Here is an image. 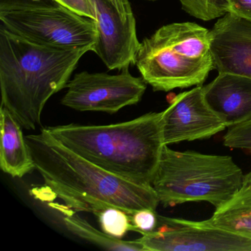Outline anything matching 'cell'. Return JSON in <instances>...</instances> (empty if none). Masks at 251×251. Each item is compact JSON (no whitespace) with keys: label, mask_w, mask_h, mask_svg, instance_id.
<instances>
[{"label":"cell","mask_w":251,"mask_h":251,"mask_svg":"<svg viewBox=\"0 0 251 251\" xmlns=\"http://www.w3.org/2000/svg\"><path fill=\"white\" fill-rule=\"evenodd\" d=\"M1 25L27 40L61 49L94 51L96 21L58 3L0 6Z\"/></svg>","instance_id":"8992f818"},{"label":"cell","mask_w":251,"mask_h":251,"mask_svg":"<svg viewBox=\"0 0 251 251\" xmlns=\"http://www.w3.org/2000/svg\"><path fill=\"white\" fill-rule=\"evenodd\" d=\"M161 127L165 145L209 139L227 128L205 101L202 85L173 98L161 112Z\"/></svg>","instance_id":"9c48e42d"},{"label":"cell","mask_w":251,"mask_h":251,"mask_svg":"<svg viewBox=\"0 0 251 251\" xmlns=\"http://www.w3.org/2000/svg\"><path fill=\"white\" fill-rule=\"evenodd\" d=\"M57 3L65 7L82 17L96 20V12L92 0H53Z\"/></svg>","instance_id":"ffe728a7"},{"label":"cell","mask_w":251,"mask_h":251,"mask_svg":"<svg viewBox=\"0 0 251 251\" xmlns=\"http://www.w3.org/2000/svg\"><path fill=\"white\" fill-rule=\"evenodd\" d=\"M147 85L143 77L132 75L129 69L114 75L82 72L67 83L61 104L77 111L115 114L125 107L137 104Z\"/></svg>","instance_id":"52a82bcc"},{"label":"cell","mask_w":251,"mask_h":251,"mask_svg":"<svg viewBox=\"0 0 251 251\" xmlns=\"http://www.w3.org/2000/svg\"><path fill=\"white\" fill-rule=\"evenodd\" d=\"M244 177L228 155L177 151L164 145L152 186L164 206L204 201L217 209L236 195Z\"/></svg>","instance_id":"5b68a950"},{"label":"cell","mask_w":251,"mask_h":251,"mask_svg":"<svg viewBox=\"0 0 251 251\" xmlns=\"http://www.w3.org/2000/svg\"><path fill=\"white\" fill-rule=\"evenodd\" d=\"M210 35L214 69L218 73L251 78V22L226 13Z\"/></svg>","instance_id":"8fae6325"},{"label":"cell","mask_w":251,"mask_h":251,"mask_svg":"<svg viewBox=\"0 0 251 251\" xmlns=\"http://www.w3.org/2000/svg\"><path fill=\"white\" fill-rule=\"evenodd\" d=\"M57 3L53 0H0L2 5H37V4Z\"/></svg>","instance_id":"7402d4cb"},{"label":"cell","mask_w":251,"mask_h":251,"mask_svg":"<svg viewBox=\"0 0 251 251\" xmlns=\"http://www.w3.org/2000/svg\"><path fill=\"white\" fill-rule=\"evenodd\" d=\"M207 223L251 238V172L244 177L236 195L215 210Z\"/></svg>","instance_id":"5bb4252c"},{"label":"cell","mask_w":251,"mask_h":251,"mask_svg":"<svg viewBox=\"0 0 251 251\" xmlns=\"http://www.w3.org/2000/svg\"><path fill=\"white\" fill-rule=\"evenodd\" d=\"M132 224L131 231L148 234L156 230L158 223V214L155 210L150 208L138 210L130 214Z\"/></svg>","instance_id":"d6986e66"},{"label":"cell","mask_w":251,"mask_h":251,"mask_svg":"<svg viewBox=\"0 0 251 251\" xmlns=\"http://www.w3.org/2000/svg\"><path fill=\"white\" fill-rule=\"evenodd\" d=\"M25 138L45 185L75 211L96 214L114 207L132 214L144 208L156 210L160 203L152 186L130 181L95 165L63 145L47 127Z\"/></svg>","instance_id":"6da1fadb"},{"label":"cell","mask_w":251,"mask_h":251,"mask_svg":"<svg viewBox=\"0 0 251 251\" xmlns=\"http://www.w3.org/2000/svg\"><path fill=\"white\" fill-rule=\"evenodd\" d=\"M145 251H251V238L203 221L158 215L156 230L139 239Z\"/></svg>","instance_id":"ba28073f"},{"label":"cell","mask_w":251,"mask_h":251,"mask_svg":"<svg viewBox=\"0 0 251 251\" xmlns=\"http://www.w3.org/2000/svg\"><path fill=\"white\" fill-rule=\"evenodd\" d=\"M204 98L227 128L251 120V78L230 73H219L202 86Z\"/></svg>","instance_id":"7c38bea8"},{"label":"cell","mask_w":251,"mask_h":251,"mask_svg":"<svg viewBox=\"0 0 251 251\" xmlns=\"http://www.w3.org/2000/svg\"><path fill=\"white\" fill-rule=\"evenodd\" d=\"M77 155L130 181L152 186L164 148L161 112L109 126L47 127Z\"/></svg>","instance_id":"3957f363"},{"label":"cell","mask_w":251,"mask_h":251,"mask_svg":"<svg viewBox=\"0 0 251 251\" xmlns=\"http://www.w3.org/2000/svg\"><path fill=\"white\" fill-rule=\"evenodd\" d=\"M149 1H155V0H149Z\"/></svg>","instance_id":"cb8c5ba5"},{"label":"cell","mask_w":251,"mask_h":251,"mask_svg":"<svg viewBox=\"0 0 251 251\" xmlns=\"http://www.w3.org/2000/svg\"><path fill=\"white\" fill-rule=\"evenodd\" d=\"M136 66L154 91L201 86L214 69L210 30L190 22L162 26L141 42Z\"/></svg>","instance_id":"277c9868"},{"label":"cell","mask_w":251,"mask_h":251,"mask_svg":"<svg viewBox=\"0 0 251 251\" xmlns=\"http://www.w3.org/2000/svg\"><path fill=\"white\" fill-rule=\"evenodd\" d=\"M63 222L69 231L100 248L110 251H145L142 242L136 239L126 241L114 237L94 227L89 222L73 211H64Z\"/></svg>","instance_id":"9a60e30c"},{"label":"cell","mask_w":251,"mask_h":251,"mask_svg":"<svg viewBox=\"0 0 251 251\" xmlns=\"http://www.w3.org/2000/svg\"><path fill=\"white\" fill-rule=\"evenodd\" d=\"M109 1L117 8L122 17L126 18L133 14L129 0H109Z\"/></svg>","instance_id":"603a6c76"},{"label":"cell","mask_w":251,"mask_h":251,"mask_svg":"<svg viewBox=\"0 0 251 251\" xmlns=\"http://www.w3.org/2000/svg\"><path fill=\"white\" fill-rule=\"evenodd\" d=\"M227 148L239 149L251 157V120L227 128L223 136Z\"/></svg>","instance_id":"ac0fdd59"},{"label":"cell","mask_w":251,"mask_h":251,"mask_svg":"<svg viewBox=\"0 0 251 251\" xmlns=\"http://www.w3.org/2000/svg\"><path fill=\"white\" fill-rule=\"evenodd\" d=\"M87 49H61L27 40L0 25L2 106L23 128L40 126L50 98L66 88Z\"/></svg>","instance_id":"7a4b0ae2"},{"label":"cell","mask_w":251,"mask_h":251,"mask_svg":"<svg viewBox=\"0 0 251 251\" xmlns=\"http://www.w3.org/2000/svg\"><path fill=\"white\" fill-rule=\"evenodd\" d=\"M0 167L14 177H23L36 170L23 127L5 107L0 110Z\"/></svg>","instance_id":"4fadbf2b"},{"label":"cell","mask_w":251,"mask_h":251,"mask_svg":"<svg viewBox=\"0 0 251 251\" xmlns=\"http://www.w3.org/2000/svg\"><path fill=\"white\" fill-rule=\"evenodd\" d=\"M227 13L251 22V0H229Z\"/></svg>","instance_id":"44dd1931"},{"label":"cell","mask_w":251,"mask_h":251,"mask_svg":"<svg viewBox=\"0 0 251 251\" xmlns=\"http://www.w3.org/2000/svg\"><path fill=\"white\" fill-rule=\"evenodd\" d=\"M102 231L114 237L123 239L132 230L130 214L118 208H105L97 213Z\"/></svg>","instance_id":"e0dca14e"},{"label":"cell","mask_w":251,"mask_h":251,"mask_svg":"<svg viewBox=\"0 0 251 251\" xmlns=\"http://www.w3.org/2000/svg\"><path fill=\"white\" fill-rule=\"evenodd\" d=\"M96 12L98 39L95 52L108 70L136 65L140 50L134 15L123 17L109 0H92Z\"/></svg>","instance_id":"30bf717a"},{"label":"cell","mask_w":251,"mask_h":251,"mask_svg":"<svg viewBox=\"0 0 251 251\" xmlns=\"http://www.w3.org/2000/svg\"><path fill=\"white\" fill-rule=\"evenodd\" d=\"M183 11L195 18L211 21L228 11L229 0H179Z\"/></svg>","instance_id":"2e32d148"}]
</instances>
